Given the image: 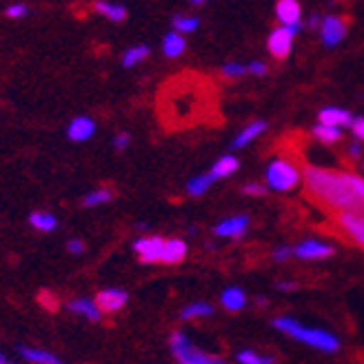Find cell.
<instances>
[{
	"mask_svg": "<svg viewBox=\"0 0 364 364\" xmlns=\"http://www.w3.org/2000/svg\"><path fill=\"white\" fill-rule=\"evenodd\" d=\"M67 251H69V253H76V256H78V253H82V251H85V242H82V240H78V238L69 240V242H67Z\"/></svg>",
	"mask_w": 364,
	"mask_h": 364,
	"instance_id": "d590c367",
	"label": "cell"
},
{
	"mask_svg": "<svg viewBox=\"0 0 364 364\" xmlns=\"http://www.w3.org/2000/svg\"><path fill=\"white\" fill-rule=\"evenodd\" d=\"M320 33H322V41H324L326 47H336L344 38V33H347V25H344L342 18L329 16V18H324V21H322Z\"/></svg>",
	"mask_w": 364,
	"mask_h": 364,
	"instance_id": "9c48e42d",
	"label": "cell"
},
{
	"mask_svg": "<svg viewBox=\"0 0 364 364\" xmlns=\"http://www.w3.org/2000/svg\"><path fill=\"white\" fill-rule=\"evenodd\" d=\"M29 14V7L23 5V3H14L5 9V16L11 18V21H21V18H25Z\"/></svg>",
	"mask_w": 364,
	"mask_h": 364,
	"instance_id": "f546056e",
	"label": "cell"
},
{
	"mask_svg": "<svg viewBox=\"0 0 364 364\" xmlns=\"http://www.w3.org/2000/svg\"><path fill=\"white\" fill-rule=\"evenodd\" d=\"M112 198H114V193L109 191V189H96V191H91V193L85 196L82 205H85V207H98V205L109 203Z\"/></svg>",
	"mask_w": 364,
	"mask_h": 364,
	"instance_id": "f1b7e54d",
	"label": "cell"
},
{
	"mask_svg": "<svg viewBox=\"0 0 364 364\" xmlns=\"http://www.w3.org/2000/svg\"><path fill=\"white\" fill-rule=\"evenodd\" d=\"M129 142H132V136L129 134H118L116 138H114V147L118 149V151H124L127 147H129Z\"/></svg>",
	"mask_w": 364,
	"mask_h": 364,
	"instance_id": "d6a6232c",
	"label": "cell"
},
{
	"mask_svg": "<svg viewBox=\"0 0 364 364\" xmlns=\"http://www.w3.org/2000/svg\"><path fill=\"white\" fill-rule=\"evenodd\" d=\"M169 344H171V353H173V358H176L178 362H182V364H218V362H220V358L207 355V353H203V351H198V349L193 347V344H191V340H189L185 333H182V331L171 333Z\"/></svg>",
	"mask_w": 364,
	"mask_h": 364,
	"instance_id": "277c9868",
	"label": "cell"
},
{
	"mask_svg": "<svg viewBox=\"0 0 364 364\" xmlns=\"http://www.w3.org/2000/svg\"><path fill=\"white\" fill-rule=\"evenodd\" d=\"M171 25H173V31H178V33H191V31L198 29L200 21H198V18H193V16H182V14H178V16H173Z\"/></svg>",
	"mask_w": 364,
	"mask_h": 364,
	"instance_id": "4316f807",
	"label": "cell"
},
{
	"mask_svg": "<svg viewBox=\"0 0 364 364\" xmlns=\"http://www.w3.org/2000/svg\"><path fill=\"white\" fill-rule=\"evenodd\" d=\"M193 5H203V3H207V0H191Z\"/></svg>",
	"mask_w": 364,
	"mask_h": 364,
	"instance_id": "ab89813d",
	"label": "cell"
},
{
	"mask_svg": "<svg viewBox=\"0 0 364 364\" xmlns=\"http://www.w3.org/2000/svg\"><path fill=\"white\" fill-rule=\"evenodd\" d=\"M351 129H353V134L360 138V140H364V118H355V120H351Z\"/></svg>",
	"mask_w": 364,
	"mask_h": 364,
	"instance_id": "8d00e7d4",
	"label": "cell"
},
{
	"mask_svg": "<svg viewBox=\"0 0 364 364\" xmlns=\"http://www.w3.org/2000/svg\"><path fill=\"white\" fill-rule=\"evenodd\" d=\"M238 167H240L238 158H233V156H223V158L218 160L215 165L211 167L209 176H211L213 180H223V178H229L231 173L238 171Z\"/></svg>",
	"mask_w": 364,
	"mask_h": 364,
	"instance_id": "e0dca14e",
	"label": "cell"
},
{
	"mask_svg": "<svg viewBox=\"0 0 364 364\" xmlns=\"http://www.w3.org/2000/svg\"><path fill=\"white\" fill-rule=\"evenodd\" d=\"M249 227V218L247 215H233L229 218V220L215 225L213 233L215 235H223V238H238V235H242Z\"/></svg>",
	"mask_w": 364,
	"mask_h": 364,
	"instance_id": "4fadbf2b",
	"label": "cell"
},
{
	"mask_svg": "<svg viewBox=\"0 0 364 364\" xmlns=\"http://www.w3.org/2000/svg\"><path fill=\"white\" fill-rule=\"evenodd\" d=\"M185 47H187V43H185V38H182V33H178V31L167 33L165 41H162V51H165V56H169V58L182 56Z\"/></svg>",
	"mask_w": 364,
	"mask_h": 364,
	"instance_id": "44dd1931",
	"label": "cell"
},
{
	"mask_svg": "<svg viewBox=\"0 0 364 364\" xmlns=\"http://www.w3.org/2000/svg\"><path fill=\"white\" fill-rule=\"evenodd\" d=\"M127 300H129V294L122 289H105L100 291V294L96 296V304L100 306L102 314H114V311H120V309L127 304Z\"/></svg>",
	"mask_w": 364,
	"mask_h": 364,
	"instance_id": "ba28073f",
	"label": "cell"
},
{
	"mask_svg": "<svg viewBox=\"0 0 364 364\" xmlns=\"http://www.w3.org/2000/svg\"><path fill=\"white\" fill-rule=\"evenodd\" d=\"M238 362H242V364H267V362H273V360L271 358H260L258 353H253V351H240Z\"/></svg>",
	"mask_w": 364,
	"mask_h": 364,
	"instance_id": "4dcf8cb0",
	"label": "cell"
},
{
	"mask_svg": "<svg viewBox=\"0 0 364 364\" xmlns=\"http://www.w3.org/2000/svg\"><path fill=\"white\" fill-rule=\"evenodd\" d=\"M211 182H213V178L207 173V176H196V178H191L189 182H187V193L189 196H203V193H207V189L211 187Z\"/></svg>",
	"mask_w": 364,
	"mask_h": 364,
	"instance_id": "484cf974",
	"label": "cell"
},
{
	"mask_svg": "<svg viewBox=\"0 0 364 364\" xmlns=\"http://www.w3.org/2000/svg\"><path fill=\"white\" fill-rule=\"evenodd\" d=\"M94 134H96V122L91 120V118H87V116L74 118V120L69 122V127H67V138L71 142H85Z\"/></svg>",
	"mask_w": 364,
	"mask_h": 364,
	"instance_id": "30bf717a",
	"label": "cell"
},
{
	"mask_svg": "<svg viewBox=\"0 0 364 364\" xmlns=\"http://www.w3.org/2000/svg\"><path fill=\"white\" fill-rule=\"evenodd\" d=\"M220 302L225 304V309H229V311H240V309L245 306V302H247V296L242 294V289L231 287L220 296Z\"/></svg>",
	"mask_w": 364,
	"mask_h": 364,
	"instance_id": "603a6c76",
	"label": "cell"
},
{
	"mask_svg": "<svg viewBox=\"0 0 364 364\" xmlns=\"http://www.w3.org/2000/svg\"><path fill=\"white\" fill-rule=\"evenodd\" d=\"M67 309L74 316H80L89 322H100L102 318V311H100V306L96 304V300H89V298H76V300H71L67 304Z\"/></svg>",
	"mask_w": 364,
	"mask_h": 364,
	"instance_id": "8fae6325",
	"label": "cell"
},
{
	"mask_svg": "<svg viewBox=\"0 0 364 364\" xmlns=\"http://www.w3.org/2000/svg\"><path fill=\"white\" fill-rule=\"evenodd\" d=\"M306 196L326 211H362L364 205L353 187L351 173L306 165L302 169Z\"/></svg>",
	"mask_w": 364,
	"mask_h": 364,
	"instance_id": "6da1fadb",
	"label": "cell"
},
{
	"mask_svg": "<svg viewBox=\"0 0 364 364\" xmlns=\"http://www.w3.org/2000/svg\"><path fill=\"white\" fill-rule=\"evenodd\" d=\"M187 256V245L178 240V238H171V240H165V247H162V260L165 264H178L182 262Z\"/></svg>",
	"mask_w": 364,
	"mask_h": 364,
	"instance_id": "5bb4252c",
	"label": "cell"
},
{
	"mask_svg": "<svg viewBox=\"0 0 364 364\" xmlns=\"http://www.w3.org/2000/svg\"><path fill=\"white\" fill-rule=\"evenodd\" d=\"M264 129H267V124H264V122H260V120H258V122H251L249 127H245V129H242L238 136H235V140H233L231 147H233V149L245 147V144H249L253 138H258Z\"/></svg>",
	"mask_w": 364,
	"mask_h": 364,
	"instance_id": "7402d4cb",
	"label": "cell"
},
{
	"mask_svg": "<svg viewBox=\"0 0 364 364\" xmlns=\"http://www.w3.org/2000/svg\"><path fill=\"white\" fill-rule=\"evenodd\" d=\"M96 11L100 16H105L107 21H112V23H122L124 18H127V7L120 5V3H107V0H96Z\"/></svg>",
	"mask_w": 364,
	"mask_h": 364,
	"instance_id": "2e32d148",
	"label": "cell"
},
{
	"mask_svg": "<svg viewBox=\"0 0 364 364\" xmlns=\"http://www.w3.org/2000/svg\"><path fill=\"white\" fill-rule=\"evenodd\" d=\"M29 225L33 229L43 231V233H49V231H53V229L58 227V218L53 215V213H47V211H33L29 215Z\"/></svg>",
	"mask_w": 364,
	"mask_h": 364,
	"instance_id": "d6986e66",
	"label": "cell"
},
{
	"mask_svg": "<svg viewBox=\"0 0 364 364\" xmlns=\"http://www.w3.org/2000/svg\"><path fill=\"white\" fill-rule=\"evenodd\" d=\"M242 191H245L247 196H262V193H264V187H262V185H247Z\"/></svg>",
	"mask_w": 364,
	"mask_h": 364,
	"instance_id": "74e56055",
	"label": "cell"
},
{
	"mask_svg": "<svg viewBox=\"0 0 364 364\" xmlns=\"http://www.w3.org/2000/svg\"><path fill=\"white\" fill-rule=\"evenodd\" d=\"M247 71H249V74H253V76H262L264 71H267V65L264 63H249Z\"/></svg>",
	"mask_w": 364,
	"mask_h": 364,
	"instance_id": "e575fe53",
	"label": "cell"
},
{
	"mask_svg": "<svg viewBox=\"0 0 364 364\" xmlns=\"http://www.w3.org/2000/svg\"><path fill=\"white\" fill-rule=\"evenodd\" d=\"M333 229L344 240L364 249V213L362 211H338L331 220Z\"/></svg>",
	"mask_w": 364,
	"mask_h": 364,
	"instance_id": "3957f363",
	"label": "cell"
},
{
	"mask_svg": "<svg viewBox=\"0 0 364 364\" xmlns=\"http://www.w3.org/2000/svg\"><path fill=\"white\" fill-rule=\"evenodd\" d=\"M294 31H291L287 25L276 29V31H271L269 36V51H271V56L273 58H287L289 53H291V45H294Z\"/></svg>",
	"mask_w": 364,
	"mask_h": 364,
	"instance_id": "52a82bcc",
	"label": "cell"
},
{
	"mask_svg": "<svg viewBox=\"0 0 364 364\" xmlns=\"http://www.w3.org/2000/svg\"><path fill=\"white\" fill-rule=\"evenodd\" d=\"M314 136L318 138V140H322V142H336V140H340V127H333V124H318L316 129H314Z\"/></svg>",
	"mask_w": 364,
	"mask_h": 364,
	"instance_id": "83f0119b",
	"label": "cell"
},
{
	"mask_svg": "<svg viewBox=\"0 0 364 364\" xmlns=\"http://www.w3.org/2000/svg\"><path fill=\"white\" fill-rule=\"evenodd\" d=\"M353 118L349 112L344 109H336V107H326L320 112V122L322 124H333V127H342V124H349Z\"/></svg>",
	"mask_w": 364,
	"mask_h": 364,
	"instance_id": "ffe728a7",
	"label": "cell"
},
{
	"mask_svg": "<svg viewBox=\"0 0 364 364\" xmlns=\"http://www.w3.org/2000/svg\"><path fill=\"white\" fill-rule=\"evenodd\" d=\"M276 14L280 18L282 25H291V23H298L300 21V5L298 0H280Z\"/></svg>",
	"mask_w": 364,
	"mask_h": 364,
	"instance_id": "ac0fdd59",
	"label": "cell"
},
{
	"mask_svg": "<svg viewBox=\"0 0 364 364\" xmlns=\"http://www.w3.org/2000/svg\"><path fill=\"white\" fill-rule=\"evenodd\" d=\"M18 353H21L27 362H33V364H58L60 362V358L53 355L51 351L31 349V347H25V344H21V347H18Z\"/></svg>",
	"mask_w": 364,
	"mask_h": 364,
	"instance_id": "9a60e30c",
	"label": "cell"
},
{
	"mask_svg": "<svg viewBox=\"0 0 364 364\" xmlns=\"http://www.w3.org/2000/svg\"><path fill=\"white\" fill-rule=\"evenodd\" d=\"M5 362H7V358H5L3 353H0V364H5Z\"/></svg>",
	"mask_w": 364,
	"mask_h": 364,
	"instance_id": "60d3db41",
	"label": "cell"
},
{
	"mask_svg": "<svg viewBox=\"0 0 364 364\" xmlns=\"http://www.w3.org/2000/svg\"><path fill=\"white\" fill-rule=\"evenodd\" d=\"M267 182L276 191H291L300 182V173L287 160H273L267 169Z\"/></svg>",
	"mask_w": 364,
	"mask_h": 364,
	"instance_id": "5b68a950",
	"label": "cell"
},
{
	"mask_svg": "<svg viewBox=\"0 0 364 364\" xmlns=\"http://www.w3.org/2000/svg\"><path fill=\"white\" fill-rule=\"evenodd\" d=\"M273 326H276L278 331L291 336V338L311 344V347H316L320 351L333 353V351L340 349V342H338L336 336L326 333V331H318V329H304V326H300V322L291 320V318H278V320H273Z\"/></svg>",
	"mask_w": 364,
	"mask_h": 364,
	"instance_id": "7a4b0ae2",
	"label": "cell"
},
{
	"mask_svg": "<svg viewBox=\"0 0 364 364\" xmlns=\"http://www.w3.org/2000/svg\"><path fill=\"white\" fill-rule=\"evenodd\" d=\"M242 74H247V67H242L238 63H229L223 67V76H227V78H240Z\"/></svg>",
	"mask_w": 364,
	"mask_h": 364,
	"instance_id": "1f68e13d",
	"label": "cell"
},
{
	"mask_svg": "<svg viewBox=\"0 0 364 364\" xmlns=\"http://www.w3.org/2000/svg\"><path fill=\"white\" fill-rule=\"evenodd\" d=\"M211 314H213L211 304H207V302H193V304L182 309L180 318L182 320H196V318H209Z\"/></svg>",
	"mask_w": 364,
	"mask_h": 364,
	"instance_id": "d4e9b609",
	"label": "cell"
},
{
	"mask_svg": "<svg viewBox=\"0 0 364 364\" xmlns=\"http://www.w3.org/2000/svg\"><path fill=\"white\" fill-rule=\"evenodd\" d=\"M296 256L302 260H322V258H329L333 253V247L329 245H322L318 240H306L300 247H296Z\"/></svg>",
	"mask_w": 364,
	"mask_h": 364,
	"instance_id": "7c38bea8",
	"label": "cell"
},
{
	"mask_svg": "<svg viewBox=\"0 0 364 364\" xmlns=\"http://www.w3.org/2000/svg\"><path fill=\"white\" fill-rule=\"evenodd\" d=\"M149 47L147 45H136V47H129L124 51V56H122V67H127V69H132V67H136V65H140L144 58L149 56Z\"/></svg>",
	"mask_w": 364,
	"mask_h": 364,
	"instance_id": "cb8c5ba5",
	"label": "cell"
},
{
	"mask_svg": "<svg viewBox=\"0 0 364 364\" xmlns=\"http://www.w3.org/2000/svg\"><path fill=\"white\" fill-rule=\"evenodd\" d=\"M351 154H353V156H358V154H360V147H358V144H353V147H351Z\"/></svg>",
	"mask_w": 364,
	"mask_h": 364,
	"instance_id": "f35d334b",
	"label": "cell"
},
{
	"mask_svg": "<svg viewBox=\"0 0 364 364\" xmlns=\"http://www.w3.org/2000/svg\"><path fill=\"white\" fill-rule=\"evenodd\" d=\"M162 247H165V240L158 238V235H147V238H138L134 240L132 249L136 251V256L140 258V262L144 264H154L162 260Z\"/></svg>",
	"mask_w": 364,
	"mask_h": 364,
	"instance_id": "8992f818",
	"label": "cell"
},
{
	"mask_svg": "<svg viewBox=\"0 0 364 364\" xmlns=\"http://www.w3.org/2000/svg\"><path fill=\"white\" fill-rule=\"evenodd\" d=\"M291 256H294V249L280 247V249H276V253H273V260H276V262H282V260H287V258H291Z\"/></svg>",
	"mask_w": 364,
	"mask_h": 364,
	"instance_id": "836d02e7",
	"label": "cell"
}]
</instances>
